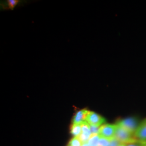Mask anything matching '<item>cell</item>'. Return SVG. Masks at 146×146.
<instances>
[{
	"label": "cell",
	"instance_id": "obj_1",
	"mask_svg": "<svg viewBox=\"0 0 146 146\" xmlns=\"http://www.w3.org/2000/svg\"><path fill=\"white\" fill-rule=\"evenodd\" d=\"M115 138L123 144L139 142L136 139L134 134L117 125L115 133Z\"/></svg>",
	"mask_w": 146,
	"mask_h": 146
},
{
	"label": "cell",
	"instance_id": "obj_2",
	"mask_svg": "<svg viewBox=\"0 0 146 146\" xmlns=\"http://www.w3.org/2000/svg\"><path fill=\"white\" fill-rule=\"evenodd\" d=\"M117 128L116 124H104L100 127L99 135L102 138L111 140L115 138V133Z\"/></svg>",
	"mask_w": 146,
	"mask_h": 146
},
{
	"label": "cell",
	"instance_id": "obj_3",
	"mask_svg": "<svg viewBox=\"0 0 146 146\" xmlns=\"http://www.w3.org/2000/svg\"><path fill=\"white\" fill-rule=\"evenodd\" d=\"M116 124L124 128L126 131H128L133 134L135 133L136 130L139 125L137 120L134 117H128L120 120Z\"/></svg>",
	"mask_w": 146,
	"mask_h": 146
},
{
	"label": "cell",
	"instance_id": "obj_4",
	"mask_svg": "<svg viewBox=\"0 0 146 146\" xmlns=\"http://www.w3.org/2000/svg\"><path fill=\"white\" fill-rule=\"evenodd\" d=\"M86 122L89 125L96 127H101L104 125L106 120L104 117L96 113L89 110L86 117Z\"/></svg>",
	"mask_w": 146,
	"mask_h": 146
},
{
	"label": "cell",
	"instance_id": "obj_5",
	"mask_svg": "<svg viewBox=\"0 0 146 146\" xmlns=\"http://www.w3.org/2000/svg\"><path fill=\"white\" fill-rule=\"evenodd\" d=\"M134 135L140 143L146 144V118L139 123Z\"/></svg>",
	"mask_w": 146,
	"mask_h": 146
},
{
	"label": "cell",
	"instance_id": "obj_6",
	"mask_svg": "<svg viewBox=\"0 0 146 146\" xmlns=\"http://www.w3.org/2000/svg\"><path fill=\"white\" fill-rule=\"evenodd\" d=\"M92 136V134L90 130V125L85 121L82 123V133L79 138L82 143H85L88 142Z\"/></svg>",
	"mask_w": 146,
	"mask_h": 146
},
{
	"label": "cell",
	"instance_id": "obj_7",
	"mask_svg": "<svg viewBox=\"0 0 146 146\" xmlns=\"http://www.w3.org/2000/svg\"><path fill=\"white\" fill-rule=\"evenodd\" d=\"M86 109L80 110L74 116L72 120V124H82L86 121V115L88 112Z\"/></svg>",
	"mask_w": 146,
	"mask_h": 146
},
{
	"label": "cell",
	"instance_id": "obj_8",
	"mask_svg": "<svg viewBox=\"0 0 146 146\" xmlns=\"http://www.w3.org/2000/svg\"><path fill=\"white\" fill-rule=\"evenodd\" d=\"M70 133L73 137H79L82 133V124H72Z\"/></svg>",
	"mask_w": 146,
	"mask_h": 146
},
{
	"label": "cell",
	"instance_id": "obj_9",
	"mask_svg": "<svg viewBox=\"0 0 146 146\" xmlns=\"http://www.w3.org/2000/svg\"><path fill=\"white\" fill-rule=\"evenodd\" d=\"M100 138L101 137L99 135H92L88 142L90 146H98Z\"/></svg>",
	"mask_w": 146,
	"mask_h": 146
},
{
	"label": "cell",
	"instance_id": "obj_10",
	"mask_svg": "<svg viewBox=\"0 0 146 146\" xmlns=\"http://www.w3.org/2000/svg\"><path fill=\"white\" fill-rule=\"evenodd\" d=\"M83 144L82 142L80 139L79 137H73V138L70 140L68 146H82Z\"/></svg>",
	"mask_w": 146,
	"mask_h": 146
},
{
	"label": "cell",
	"instance_id": "obj_11",
	"mask_svg": "<svg viewBox=\"0 0 146 146\" xmlns=\"http://www.w3.org/2000/svg\"><path fill=\"white\" fill-rule=\"evenodd\" d=\"M19 1L17 0H8V1H7L8 7L9 9H11V10H13L16 5L19 3Z\"/></svg>",
	"mask_w": 146,
	"mask_h": 146
},
{
	"label": "cell",
	"instance_id": "obj_12",
	"mask_svg": "<svg viewBox=\"0 0 146 146\" xmlns=\"http://www.w3.org/2000/svg\"><path fill=\"white\" fill-rule=\"evenodd\" d=\"M110 140L101 137L100 139L98 146H109Z\"/></svg>",
	"mask_w": 146,
	"mask_h": 146
},
{
	"label": "cell",
	"instance_id": "obj_13",
	"mask_svg": "<svg viewBox=\"0 0 146 146\" xmlns=\"http://www.w3.org/2000/svg\"><path fill=\"white\" fill-rule=\"evenodd\" d=\"M90 130L92 134V135H98L99 133L100 127H96V126H93V125H90Z\"/></svg>",
	"mask_w": 146,
	"mask_h": 146
},
{
	"label": "cell",
	"instance_id": "obj_14",
	"mask_svg": "<svg viewBox=\"0 0 146 146\" xmlns=\"http://www.w3.org/2000/svg\"><path fill=\"white\" fill-rule=\"evenodd\" d=\"M121 144L122 143H121L120 141L117 140L116 139L114 138L110 140L109 146H120Z\"/></svg>",
	"mask_w": 146,
	"mask_h": 146
},
{
	"label": "cell",
	"instance_id": "obj_15",
	"mask_svg": "<svg viewBox=\"0 0 146 146\" xmlns=\"http://www.w3.org/2000/svg\"><path fill=\"white\" fill-rule=\"evenodd\" d=\"M125 146H144V144L142 143L136 142V143L125 144Z\"/></svg>",
	"mask_w": 146,
	"mask_h": 146
},
{
	"label": "cell",
	"instance_id": "obj_16",
	"mask_svg": "<svg viewBox=\"0 0 146 146\" xmlns=\"http://www.w3.org/2000/svg\"><path fill=\"white\" fill-rule=\"evenodd\" d=\"M82 146H90L89 145L88 142H85V143H83Z\"/></svg>",
	"mask_w": 146,
	"mask_h": 146
},
{
	"label": "cell",
	"instance_id": "obj_17",
	"mask_svg": "<svg viewBox=\"0 0 146 146\" xmlns=\"http://www.w3.org/2000/svg\"><path fill=\"white\" fill-rule=\"evenodd\" d=\"M120 146H125V144H123V143H122V144H121Z\"/></svg>",
	"mask_w": 146,
	"mask_h": 146
},
{
	"label": "cell",
	"instance_id": "obj_18",
	"mask_svg": "<svg viewBox=\"0 0 146 146\" xmlns=\"http://www.w3.org/2000/svg\"><path fill=\"white\" fill-rule=\"evenodd\" d=\"M144 146H146V144H144Z\"/></svg>",
	"mask_w": 146,
	"mask_h": 146
},
{
	"label": "cell",
	"instance_id": "obj_19",
	"mask_svg": "<svg viewBox=\"0 0 146 146\" xmlns=\"http://www.w3.org/2000/svg\"></svg>",
	"mask_w": 146,
	"mask_h": 146
}]
</instances>
